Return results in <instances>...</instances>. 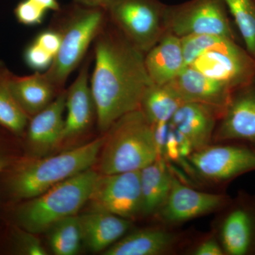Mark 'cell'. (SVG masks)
<instances>
[{
	"label": "cell",
	"mask_w": 255,
	"mask_h": 255,
	"mask_svg": "<svg viewBox=\"0 0 255 255\" xmlns=\"http://www.w3.org/2000/svg\"><path fill=\"white\" fill-rule=\"evenodd\" d=\"M93 72L90 87L97 109V127L105 133L118 119L140 109L146 89L153 84L145 53L107 21L92 43Z\"/></svg>",
	"instance_id": "obj_1"
},
{
	"label": "cell",
	"mask_w": 255,
	"mask_h": 255,
	"mask_svg": "<svg viewBox=\"0 0 255 255\" xmlns=\"http://www.w3.org/2000/svg\"><path fill=\"white\" fill-rule=\"evenodd\" d=\"M105 136L49 157H18L0 174L1 189L9 203L40 195L56 184L92 168Z\"/></svg>",
	"instance_id": "obj_2"
},
{
	"label": "cell",
	"mask_w": 255,
	"mask_h": 255,
	"mask_svg": "<svg viewBox=\"0 0 255 255\" xmlns=\"http://www.w3.org/2000/svg\"><path fill=\"white\" fill-rule=\"evenodd\" d=\"M99 174L90 168L40 195L9 203L7 222L34 234L46 232L55 223L76 216L90 200Z\"/></svg>",
	"instance_id": "obj_3"
},
{
	"label": "cell",
	"mask_w": 255,
	"mask_h": 255,
	"mask_svg": "<svg viewBox=\"0 0 255 255\" xmlns=\"http://www.w3.org/2000/svg\"><path fill=\"white\" fill-rule=\"evenodd\" d=\"M107 21L105 8L75 1L55 11L49 28L59 34L60 49L43 73L59 93L65 90L69 77L81 65Z\"/></svg>",
	"instance_id": "obj_4"
},
{
	"label": "cell",
	"mask_w": 255,
	"mask_h": 255,
	"mask_svg": "<svg viewBox=\"0 0 255 255\" xmlns=\"http://www.w3.org/2000/svg\"><path fill=\"white\" fill-rule=\"evenodd\" d=\"M104 135L96 162L100 174L140 171L159 157L152 125L140 110L118 119Z\"/></svg>",
	"instance_id": "obj_5"
},
{
	"label": "cell",
	"mask_w": 255,
	"mask_h": 255,
	"mask_svg": "<svg viewBox=\"0 0 255 255\" xmlns=\"http://www.w3.org/2000/svg\"><path fill=\"white\" fill-rule=\"evenodd\" d=\"M166 6L160 0H109L104 8L111 22L145 54L165 33Z\"/></svg>",
	"instance_id": "obj_6"
},
{
	"label": "cell",
	"mask_w": 255,
	"mask_h": 255,
	"mask_svg": "<svg viewBox=\"0 0 255 255\" xmlns=\"http://www.w3.org/2000/svg\"><path fill=\"white\" fill-rule=\"evenodd\" d=\"M223 0H189L167 5L164 27L179 38L209 34L227 37L236 41V34Z\"/></svg>",
	"instance_id": "obj_7"
},
{
	"label": "cell",
	"mask_w": 255,
	"mask_h": 255,
	"mask_svg": "<svg viewBox=\"0 0 255 255\" xmlns=\"http://www.w3.org/2000/svg\"><path fill=\"white\" fill-rule=\"evenodd\" d=\"M191 172L208 182L220 184L255 170V147L216 142L196 150L187 158Z\"/></svg>",
	"instance_id": "obj_8"
},
{
	"label": "cell",
	"mask_w": 255,
	"mask_h": 255,
	"mask_svg": "<svg viewBox=\"0 0 255 255\" xmlns=\"http://www.w3.org/2000/svg\"><path fill=\"white\" fill-rule=\"evenodd\" d=\"M219 213L212 231L225 255H255V196L242 193Z\"/></svg>",
	"instance_id": "obj_9"
},
{
	"label": "cell",
	"mask_w": 255,
	"mask_h": 255,
	"mask_svg": "<svg viewBox=\"0 0 255 255\" xmlns=\"http://www.w3.org/2000/svg\"><path fill=\"white\" fill-rule=\"evenodd\" d=\"M231 200L227 194L196 190L183 183L173 172L168 197L153 219L159 224L174 228L191 220L219 212Z\"/></svg>",
	"instance_id": "obj_10"
},
{
	"label": "cell",
	"mask_w": 255,
	"mask_h": 255,
	"mask_svg": "<svg viewBox=\"0 0 255 255\" xmlns=\"http://www.w3.org/2000/svg\"><path fill=\"white\" fill-rule=\"evenodd\" d=\"M88 202L92 209L130 221L141 218L140 171L99 174Z\"/></svg>",
	"instance_id": "obj_11"
},
{
	"label": "cell",
	"mask_w": 255,
	"mask_h": 255,
	"mask_svg": "<svg viewBox=\"0 0 255 255\" xmlns=\"http://www.w3.org/2000/svg\"><path fill=\"white\" fill-rule=\"evenodd\" d=\"M189 66L233 90L249 81L255 73V58L228 38L198 56Z\"/></svg>",
	"instance_id": "obj_12"
},
{
	"label": "cell",
	"mask_w": 255,
	"mask_h": 255,
	"mask_svg": "<svg viewBox=\"0 0 255 255\" xmlns=\"http://www.w3.org/2000/svg\"><path fill=\"white\" fill-rule=\"evenodd\" d=\"M245 142L255 147V73L233 90L215 130L212 143Z\"/></svg>",
	"instance_id": "obj_13"
},
{
	"label": "cell",
	"mask_w": 255,
	"mask_h": 255,
	"mask_svg": "<svg viewBox=\"0 0 255 255\" xmlns=\"http://www.w3.org/2000/svg\"><path fill=\"white\" fill-rule=\"evenodd\" d=\"M93 59L92 51L87 53L78 76L66 90L67 117L62 142L81 136L91 128L95 122L97 123V109L90 83V68Z\"/></svg>",
	"instance_id": "obj_14"
},
{
	"label": "cell",
	"mask_w": 255,
	"mask_h": 255,
	"mask_svg": "<svg viewBox=\"0 0 255 255\" xmlns=\"http://www.w3.org/2000/svg\"><path fill=\"white\" fill-rule=\"evenodd\" d=\"M164 225L128 232L105 251V255H164L177 253L187 243V235Z\"/></svg>",
	"instance_id": "obj_15"
},
{
	"label": "cell",
	"mask_w": 255,
	"mask_h": 255,
	"mask_svg": "<svg viewBox=\"0 0 255 255\" xmlns=\"http://www.w3.org/2000/svg\"><path fill=\"white\" fill-rule=\"evenodd\" d=\"M65 101L66 89L46 108L30 118L23 137L33 153H45L61 143Z\"/></svg>",
	"instance_id": "obj_16"
},
{
	"label": "cell",
	"mask_w": 255,
	"mask_h": 255,
	"mask_svg": "<svg viewBox=\"0 0 255 255\" xmlns=\"http://www.w3.org/2000/svg\"><path fill=\"white\" fill-rule=\"evenodd\" d=\"M167 85L184 102L204 104L222 112L233 92L226 84L209 78L191 66H186Z\"/></svg>",
	"instance_id": "obj_17"
},
{
	"label": "cell",
	"mask_w": 255,
	"mask_h": 255,
	"mask_svg": "<svg viewBox=\"0 0 255 255\" xmlns=\"http://www.w3.org/2000/svg\"><path fill=\"white\" fill-rule=\"evenodd\" d=\"M82 243L89 251H107L131 229L133 221L101 210L79 216Z\"/></svg>",
	"instance_id": "obj_18"
},
{
	"label": "cell",
	"mask_w": 255,
	"mask_h": 255,
	"mask_svg": "<svg viewBox=\"0 0 255 255\" xmlns=\"http://www.w3.org/2000/svg\"><path fill=\"white\" fill-rule=\"evenodd\" d=\"M222 111L196 102H184L169 123L191 140L194 151L212 143Z\"/></svg>",
	"instance_id": "obj_19"
},
{
	"label": "cell",
	"mask_w": 255,
	"mask_h": 255,
	"mask_svg": "<svg viewBox=\"0 0 255 255\" xmlns=\"http://www.w3.org/2000/svg\"><path fill=\"white\" fill-rule=\"evenodd\" d=\"M149 76L155 85H165L185 68L181 38L165 31L159 41L145 55Z\"/></svg>",
	"instance_id": "obj_20"
},
{
	"label": "cell",
	"mask_w": 255,
	"mask_h": 255,
	"mask_svg": "<svg viewBox=\"0 0 255 255\" xmlns=\"http://www.w3.org/2000/svg\"><path fill=\"white\" fill-rule=\"evenodd\" d=\"M5 78L11 95L30 118L46 108L60 93L44 73L39 72L20 77L7 70Z\"/></svg>",
	"instance_id": "obj_21"
},
{
	"label": "cell",
	"mask_w": 255,
	"mask_h": 255,
	"mask_svg": "<svg viewBox=\"0 0 255 255\" xmlns=\"http://www.w3.org/2000/svg\"><path fill=\"white\" fill-rule=\"evenodd\" d=\"M172 174L164 157H159L140 170L141 218L153 219L164 205L172 187Z\"/></svg>",
	"instance_id": "obj_22"
},
{
	"label": "cell",
	"mask_w": 255,
	"mask_h": 255,
	"mask_svg": "<svg viewBox=\"0 0 255 255\" xmlns=\"http://www.w3.org/2000/svg\"><path fill=\"white\" fill-rule=\"evenodd\" d=\"M184 103V101L167 84H152L144 92L139 110L154 125L170 122L178 109Z\"/></svg>",
	"instance_id": "obj_23"
},
{
	"label": "cell",
	"mask_w": 255,
	"mask_h": 255,
	"mask_svg": "<svg viewBox=\"0 0 255 255\" xmlns=\"http://www.w3.org/2000/svg\"><path fill=\"white\" fill-rule=\"evenodd\" d=\"M48 243L53 254L75 255L82 243L79 216H70L55 223L46 231Z\"/></svg>",
	"instance_id": "obj_24"
},
{
	"label": "cell",
	"mask_w": 255,
	"mask_h": 255,
	"mask_svg": "<svg viewBox=\"0 0 255 255\" xmlns=\"http://www.w3.org/2000/svg\"><path fill=\"white\" fill-rule=\"evenodd\" d=\"M7 69L0 73V128L17 137L26 132L30 117L18 105L6 84Z\"/></svg>",
	"instance_id": "obj_25"
},
{
	"label": "cell",
	"mask_w": 255,
	"mask_h": 255,
	"mask_svg": "<svg viewBox=\"0 0 255 255\" xmlns=\"http://www.w3.org/2000/svg\"><path fill=\"white\" fill-rule=\"evenodd\" d=\"M243 37L247 51L255 59V0H223Z\"/></svg>",
	"instance_id": "obj_26"
},
{
	"label": "cell",
	"mask_w": 255,
	"mask_h": 255,
	"mask_svg": "<svg viewBox=\"0 0 255 255\" xmlns=\"http://www.w3.org/2000/svg\"><path fill=\"white\" fill-rule=\"evenodd\" d=\"M7 236L9 251L13 254L45 255L47 251L36 234L28 232L12 223H8Z\"/></svg>",
	"instance_id": "obj_27"
},
{
	"label": "cell",
	"mask_w": 255,
	"mask_h": 255,
	"mask_svg": "<svg viewBox=\"0 0 255 255\" xmlns=\"http://www.w3.org/2000/svg\"><path fill=\"white\" fill-rule=\"evenodd\" d=\"M46 12V9L31 0H22L14 9L15 16L18 22L26 26L41 24Z\"/></svg>",
	"instance_id": "obj_28"
},
{
	"label": "cell",
	"mask_w": 255,
	"mask_h": 255,
	"mask_svg": "<svg viewBox=\"0 0 255 255\" xmlns=\"http://www.w3.org/2000/svg\"><path fill=\"white\" fill-rule=\"evenodd\" d=\"M25 63L36 72H46L53 63L54 57L38 46L34 41L31 42L23 53Z\"/></svg>",
	"instance_id": "obj_29"
},
{
	"label": "cell",
	"mask_w": 255,
	"mask_h": 255,
	"mask_svg": "<svg viewBox=\"0 0 255 255\" xmlns=\"http://www.w3.org/2000/svg\"><path fill=\"white\" fill-rule=\"evenodd\" d=\"M191 255H225L222 246L214 231L198 238L187 250Z\"/></svg>",
	"instance_id": "obj_30"
},
{
	"label": "cell",
	"mask_w": 255,
	"mask_h": 255,
	"mask_svg": "<svg viewBox=\"0 0 255 255\" xmlns=\"http://www.w3.org/2000/svg\"><path fill=\"white\" fill-rule=\"evenodd\" d=\"M33 41L48 52L52 56L55 57L60 49V37L58 32L48 27V29L37 35Z\"/></svg>",
	"instance_id": "obj_31"
},
{
	"label": "cell",
	"mask_w": 255,
	"mask_h": 255,
	"mask_svg": "<svg viewBox=\"0 0 255 255\" xmlns=\"http://www.w3.org/2000/svg\"><path fill=\"white\" fill-rule=\"evenodd\" d=\"M163 157L168 162H180L182 160L177 137L173 128L169 123V130L164 145Z\"/></svg>",
	"instance_id": "obj_32"
},
{
	"label": "cell",
	"mask_w": 255,
	"mask_h": 255,
	"mask_svg": "<svg viewBox=\"0 0 255 255\" xmlns=\"http://www.w3.org/2000/svg\"><path fill=\"white\" fill-rule=\"evenodd\" d=\"M153 136L159 157H163L164 145L169 130V122H161L152 125Z\"/></svg>",
	"instance_id": "obj_33"
},
{
	"label": "cell",
	"mask_w": 255,
	"mask_h": 255,
	"mask_svg": "<svg viewBox=\"0 0 255 255\" xmlns=\"http://www.w3.org/2000/svg\"><path fill=\"white\" fill-rule=\"evenodd\" d=\"M172 126V125H171ZM173 128L176 137H177L178 145H179V152H180L182 158L187 159L189 155L192 154L194 151V146L192 142L185 135Z\"/></svg>",
	"instance_id": "obj_34"
},
{
	"label": "cell",
	"mask_w": 255,
	"mask_h": 255,
	"mask_svg": "<svg viewBox=\"0 0 255 255\" xmlns=\"http://www.w3.org/2000/svg\"><path fill=\"white\" fill-rule=\"evenodd\" d=\"M6 150V147L2 145V142L0 141V174L18 157L9 153Z\"/></svg>",
	"instance_id": "obj_35"
},
{
	"label": "cell",
	"mask_w": 255,
	"mask_h": 255,
	"mask_svg": "<svg viewBox=\"0 0 255 255\" xmlns=\"http://www.w3.org/2000/svg\"><path fill=\"white\" fill-rule=\"evenodd\" d=\"M31 1L46 9V11L52 10L55 12L61 8L58 0H31Z\"/></svg>",
	"instance_id": "obj_36"
},
{
	"label": "cell",
	"mask_w": 255,
	"mask_h": 255,
	"mask_svg": "<svg viewBox=\"0 0 255 255\" xmlns=\"http://www.w3.org/2000/svg\"><path fill=\"white\" fill-rule=\"evenodd\" d=\"M108 1L109 0H73V1L80 4L87 5V6H100V7H105Z\"/></svg>",
	"instance_id": "obj_37"
},
{
	"label": "cell",
	"mask_w": 255,
	"mask_h": 255,
	"mask_svg": "<svg viewBox=\"0 0 255 255\" xmlns=\"http://www.w3.org/2000/svg\"><path fill=\"white\" fill-rule=\"evenodd\" d=\"M5 68L4 64L1 63V61H0V73H1V71H3V70H4Z\"/></svg>",
	"instance_id": "obj_38"
}]
</instances>
